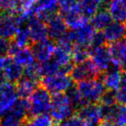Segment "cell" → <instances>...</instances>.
<instances>
[{
	"label": "cell",
	"mask_w": 126,
	"mask_h": 126,
	"mask_svg": "<svg viewBox=\"0 0 126 126\" xmlns=\"http://www.w3.org/2000/svg\"><path fill=\"white\" fill-rule=\"evenodd\" d=\"M74 108L68 96L66 93L53 94L51 101L50 116L54 122L61 123L66 121L74 115Z\"/></svg>",
	"instance_id": "6da1fadb"
},
{
	"label": "cell",
	"mask_w": 126,
	"mask_h": 126,
	"mask_svg": "<svg viewBox=\"0 0 126 126\" xmlns=\"http://www.w3.org/2000/svg\"><path fill=\"white\" fill-rule=\"evenodd\" d=\"M76 87L85 105L98 103L106 90L100 79L80 81L77 83Z\"/></svg>",
	"instance_id": "7a4b0ae2"
},
{
	"label": "cell",
	"mask_w": 126,
	"mask_h": 126,
	"mask_svg": "<svg viewBox=\"0 0 126 126\" xmlns=\"http://www.w3.org/2000/svg\"><path fill=\"white\" fill-rule=\"evenodd\" d=\"M30 104V114L31 116L47 114L50 111L52 96L42 86H39L28 98Z\"/></svg>",
	"instance_id": "3957f363"
},
{
	"label": "cell",
	"mask_w": 126,
	"mask_h": 126,
	"mask_svg": "<svg viewBox=\"0 0 126 126\" xmlns=\"http://www.w3.org/2000/svg\"><path fill=\"white\" fill-rule=\"evenodd\" d=\"M73 85H74V81L70 76L63 73H57L52 75L45 76L40 80V86L45 88L51 94L67 93Z\"/></svg>",
	"instance_id": "277c9868"
},
{
	"label": "cell",
	"mask_w": 126,
	"mask_h": 126,
	"mask_svg": "<svg viewBox=\"0 0 126 126\" xmlns=\"http://www.w3.org/2000/svg\"><path fill=\"white\" fill-rule=\"evenodd\" d=\"M102 72L98 68L91 59L74 64L70 72V77L74 82H80L89 79H99Z\"/></svg>",
	"instance_id": "5b68a950"
},
{
	"label": "cell",
	"mask_w": 126,
	"mask_h": 126,
	"mask_svg": "<svg viewBox=\"0 0 126 126\" xmlns=\"http://www.w3.org/2000/svg\"><path fill=\"white\" fill-rule=\"evenodd\" d=\"M19 98L16 84L5 81L0 84V112L8 113Z\"/></svg>",
	"instance_id": "8992f818"
},
{
	"label": "cell",
	"mask_w": 126,
	"mask_h": 126,
	"mask_svg": "<svg viewBox=\"0 0 126 126\" xmlns=\"http://www.w3.org/2000/svg\"><path fill=\"white\" fill-rule=\"evenodd\" d=\"M88 49H89V58H91L92 61L102 73L106 71L113 65L108 43L98 47H89Z\"/></svg>",
	"instance_id": "52a82bcc"
},
{
	"label": "cell",
	"mask_w": 126,
	"mask_h": 126,
	"mask_svg": "<svg viewBox=\"0 0 126 126\" xmlns=\"http://www.w3.org/2000/svg\"><path fill=\"white\" fill-rule=\"evenodd\" d=\"M95 32L96 30L88 21L78 28L68 30L69 35L74 45L81 46L85 47H90Z\"/></svg>",
	"instance_id": "ba28073f"
},
{
	"label": "cell",
	"mask_w": 126,
	"mask_h": 126,
	"mask_svg": "<svg viewBox=\"0 0 126 126\" xmlns=\"http://www.w3.org/2000/svg\"><path fill=\"white\" fill-rule=\"evenodd\" d=\"M19 25L18 14L0 12V37L12 40Z\"/></svg>",
	"instance_id": "9c48e42d"
},
{
	"label": "cell",
	"mask_w": 126,
	"mask_h": 126,
	"mask_svg": "<svg viewBox=\"0 0 126 126\" xmlns=\"http://www.w3.org/2000/svg\"><path fill=\"white\" fill-rule=\"evenodd\" d=\"M78 115L86 122V126H98L103 119L101 106L98 103L86 104L78 110Z\"/></svg>",
	"instance_id": "30bf717a"
},
{
	"label": "cell",
	"mask_w": 126,
	"mask_h": 126,
	"mask_svg": "<svg viewBox=\"0 0 126 126\" xmlns=\"http://www.w3.org/2000/svg\"><path fill=\"white\" fill-rule=\"evenodd\" d=\"M46 24H47L48 38L53 42L58 41L68 30V27L59 12L51 16L46 22Z\"/></svg>",
	"instance_id": "8fae6325"
},
{
	"label": "cell",
	"mask_w": 126,
	"mask_h": 126,
	"mask_svg": "<svg viewBox=\"0 0 126 126\" xmlns=\"http://www.w3.org/2000/svg\"><path fill=\"white\" fill-rule=\"evenodd\" d=\"M112 63L121 71H126V38L109 43Z\"/></svg>",
	"instance_id": "7c38bea8"
},
{
	"label": "cell",
	"mask_w": 126,
	"mask_h": 126,
	"mask_svg": "<svg viewBox=\"0 0 126 126\" xmlns=\"http://www.w3.org/2000/svg\"><path fill=\"white\" fill-rule=\"evenodd\" d=\"M30 47L33 53L35 61L39 63H42L53 57L55 43L53 41L47 39L42 42L32 43Z\"/></svg>",
	"instance_id": "4fadbf2b"
},
{
	"label": "cell",
	"mask_w": 126,
	"mask_h": 126,
	"mask_svg": "<svg viewBox=\"0 0 126 126\" xmlns=\"http://www.w3.org/2000/svg\"><path fill=\"white\" fill-rule=\"evenodd\" d=\"M32 43L42 42L48 39L47 24L45 22L38 19L36 16H32L27 23Z\"/></svg>",
	"instance_id": "5bb4252c"
},
{
	"label": "cell",
	"mask_w": 126,
	"mask_h": 126,
	"mask_svg": "<svg viewBox=\"0 0 126 126\" xmlns=\"http://www.w3.org/2000/svg\"><path fill=\"white\" fill-rule=\"evenodd\" d=\"M121 75L122 71L113 64L110 68L102 73L99 79L103 82L105 89L116 92L120 85Z\"/></svg>",
	"instance_id": "9a60e30c"
},
{
	"label": "cell",
	"mask_w": 126,
	"mask_h": 126,
	"mask_svg": "<svg viewBox=\"0 0 126 126\" xmlns=\"http://www.w3.org/2000/svg\"><path fill=\"white\" fill-rule=\"evenodd\" d=\"M104 35L107 43H112L126 36V24L118 21H112L104 30Z\"/></svg>",
	"instance_id": "2e32d148"
},
{
	"label": "cell",
	"mask_w": 126,
	"mask_h": 126,
	"mask_svg": "<svg viewBox=\"0 0 126 126\" xmlns=\"http://www.w3.org/2000/svg\"><path fill=\"white\" fill-rule=\"evenodd\" d=\"M107 10L112 19L126 23V0H110Z\"/></svg>",
	"instance_id": "e0dca14e"
},
{
	"label": "cell",
	"mask_w": 126,
	"mask_h": 126,
	"mask_svg": "<svg viewBox=\"0 0 126 126\" xmlns=\"http://www.w3.org/2000/svg\"><path fill=\"white\" fill-rule=\"evenodd\" d=\"M39 86H40L39 82L25 77H22L16 83L18 96L22 98H29Z\"/></svg>",
	"instance_id": "ac0fdd59"
},
{
	"label": "cell",
	"mask_w": 126,
	"mask_h": 126,
	"mask_svg": "<svg viewBox=\"0 0 126 126\" xmlns=\"http://www.w3.org/2000/svg\"><path fill=\"white\" fill-rule=\"evenodd\" d=\"M112 22V17L106 9H99L91 17V23L95 30H103Z\"/></svg>",
	"instance_id": "d6986e66"
},
{
	"label": "cell",
	"mask_w": 126,
	"mask_h": 126,
	"mask_svg": "<svg viewBox=\"0 0 126 126\" xmlns=\"http://www.w3.org/2000/svg\"><path fill=\"white\" fill-rule=\"evenodd\" d=\"M12 60L23 67L30 66L35 61L31 49L30 47H18L17 50L11 56Z\"/></svg>",
	"instance_id": "ffe728a7"
},
{
	"label": "cell",
	"mask_w": 126,
	"mask_h": 126,
	"mask_svg": "<svg viewBox=\"0 0 126 126\" xmlns=\"http://www.w3.org/2000/svg\"><path fill=\"white\" fill-rule=\"evenodd\" d=\"M6 80L16 84L23 75V67L11 60V62L4 69Z\"/></svg>",
	"instance_id": "44dd1931"
},
{
	"label": "cell",
	"mask_w": 126,
	"mask_h": 126,
	"mask_svg": "<svg viewBox=\"0 0 126 126\" xmlns=\"http://www.w3.org/2000/svg\"><path fill=\"white\" fill-rule=\"evenodd\" d=\"M12 41L19 47H30L31 45L32 42L31 40H30V32H29L27 23H23L19 25Z\"/></svg>",
	"instance_id": "7402d4cb"
},
{
	"label": "cell",
	"mask_w": 126,
	"mask_h": 126,
	"mask_svg": "<svg viewBox=\"0 0 126 126\" xmlns=\"http://www.w3.org/2000/svg\"><path fill=\"white\" fill-rule=\"evenodd\" d=\"M85 17L91 18L101 8L103 0H77Z\"/></svg>",
	"instance_id": "603a6c76"
},
{
	"label": "cell",
	"mask_w": 126,
	"mask_h": 126,
	"mask_svg": "<svg viewBox=\"0 0 126 126\" xmlns=\"http://www.w3.org/2000/svg\"><path fill=\"white\" fill-rule=\"evenodd\" d=\"M9 112L15 117L24 120L27 116L30 114V104L28 98H18Z\"/></svg>",
	"instance_id": "cb8c5ba5"
},
{
	"label": "cell",
	"mask_w": 126,
	"mask_h": 126,
	"mask_svg": "<svg viewBox=\"0 0 126 126\" xmlns=\"http://www.w3.org/2000/svg\"><path fill=\"white\" fill-rule=\"evenodd\" d=\"M39 72H40L41 77L42 78L57 74V73H61V67L52 57L44 62L39 63Z\"/></svg>",
	"instance_id": "d4e9b609"
},
{
	"label": "cell",
	"mask_w": 126,
	"mask_h": 126,
	"mask_svg": "<svg viewBox=\"0 0 126 126\" xmlns=\"http://www.w3.org/2000/svg\"><path fill=\"white\" fill-rule=\"evenodd\" d=\"M24 126H54V120L48 113L31 116L23 122Z\"/></svg>",
	"instance_id": "484cf974"
},
{
	"label": "cell",
	"mask_w": 126,
	"mask_h": 126,
	"mask_svg": "<svg viewBox=\"0 0 126 126\" xmlns=\"http://www.w3.org/2000/svg\"><path fill=\"white\" fill-rule=\"evenodd\" d=\"M111 119L117 126H126V104L115 105Z\"/></svg>",
	"instance_id": "4316f807"
},
{
	"label": "cell",
	"mask_w": 126,
	"mask_h": 126,
	"mask_svg": "<svg viewBox=\"0 0 126 126\" xmlns=\"http://www.w3.org/2000/svg\"><path fill=\"white\" fill-rule=\"evenodd\" d=\"M87 59H89V49H88V47L74 45L72 49V61L74 62V64L82 62Z\"/></svg>",
	"instance_id": "83f0119b"
},
{
	"label": "cell",
	"mask_w": 126,
	"mask_h": 126,
	"mask_svg": "<svg viewBox=\"0 0 126 126\" xmlns=\"http://www.w3.org/2000/svg\"><path fill=\"white\" fill-rule=\"evenodd\" d=\"M67 95L68 96L69 99H70L71 103H72L73 106L75 110H79L80 107H82L83 105H85L84 102H83L82 98H81L79 93L78 91L76 86L73 85L67 91Z\"/></svg>",
	"instance_id": "f1b7e54d"
},
{
	"label": "cell",
	"mask_w": 126,
	"mask_h": 126,
	"mask_svg": "<svg viewBox=\"0 0 126 126\" xmlns=\"http://www.w3.org/2000/svg\"><path fill=\"white\" fill-rule=\"evenodd\" d=\"M19 11V0H0V12H10L18 14Z\"/></svg>",
	"instance_id": "f546056e"
},
{
	"label": "cell",
	"mask_w": 126,
	"mask_h": 126,
	"mask_svg": "<svg viewBox=\"0 0 126 126\" xmlns=\"http://www.w3.org/2000/svg\"><path fill=\"white\" fill-rule=\"evenodd\" d=\"M23 77L28 78V79H33L35 81L40 83V80L42 79L39 72V63L34 62L33 64L30 66H27L23 68Z\"/></svg>",
	"instance_id": "4dcf8cb0"
},
{
	"label": "cell",
	"mask_w": 126,
	"mask_h": 126,
	"mask_svg": "<svg viewBox=\"0 0 126 126\" xmlns=\"http://www.w3.org/2000/svg\"><path fill=\"white\" fill-rule=\"evenodd\" d=\"M115 93L117 103L126 104V71H122L120 85Z\"/></svg>",
	"instance_id": "1f68e13d"
},
{
	"label": "cell",
	"mask_w": 126,
	"mask_h": 126,
	"mask_svg": "<svg viewBox=\"0 0 126 126\" xmlns=\"http://www.w3.org/2000/svg\"><path fill=\"white\" fill-rule=\"evenodd\" d=\"M0 126H24V124L23 120L8 112L0 118Z\"/></svg>",
	"instance_id": "d6a6232c"
},
{
	"label": "cell",
	"mask_w": 126,
	"mask_h": 126,
	"mask_svg": "<svg viewBox=\"0 0 126 126\" xmlns=\"http://www.w3.org/2000/svg\"><path fill=\"white\" fill-rule=\"evenodd\" d=\"M100 105H105V106H111L117 103V98H116V93L114 91L105 90V93L101 97L99 100Z\"/></svg>",
	"instance_id": "836d02e7"
},
{
	"label": "cell",
	"mask_w": 126,
	"mask_h": 126,
	"mask_svg": "<svg viewBox=\"0 0 126 126\" xmlns=\"http://www.w3.org/2000/svg\"><path fill=\"white\" fill-rule=\"evenodd\" d=\"M107 43L106 41H105V35L102 30H96L94 35L93 37V40H92L91 45L89 47H98V46L103 45V44ZM88 47V48H89Z\"/></svg>",
	"instance_id": "e575fe53"
},
{
	"label": "cell",
	"mask_w": 126,
	"mask_h": 126,
	"mask_svg": "<svg viewBox=\"0 0 126 126\" xmlns=\"http://www.w3.org/2000/svg\"><path fill=\"white\" fill-rule=\"evenodd\" d=\"M11 42V39H6L0 37V56L9 55Z\"/></svg>",
	"instance_id": "d590c367"
},
{
	"label": "cell",
	"mask_w": 126,
	"mask_h": 126,
	"mask_svg": "<svg viewBox=\"0 0 126 126\" xmlns=\"http://www.w3.org/2000/svg\"><path fill=\"white\" fill-rule=\"evenodd\" d=\"M67 126H86V124L79 115H73L64 121Z\"/></svg>",
	"instance_id": "8d00e7d4"
},
{
	"label": "cell",
	"mask_w": 126,
	"mask_h": 126,
	"mask_svg": "<svg viewBox=\"0 0 126 126\" xmlns=\"http://www.w3.org/2000/svg\"><path fill=\"white\" fill-rule=\"evenodd\" d=\"M11 60H12V58L9 55L0 56V71H4L6 66L11 61Z\"/></svg>",
	"instance_id": "74e56055"
},
{
	"label": "cell",
	"mask_w": 126,
	"mask_h": 126,
	"mask_svg": "<svg viewBox=\"0 0 126 126\" xmlns=\"http://www.w3.org/2000/svg\"><path fill=\"white\" fill-rule=\"evenodd\" d=\"M98 126H117L114 121L110 118H104L100 121Z\"/></svg>",
	"instance_id": "f35d334b"
},
{
	"label": "cell",
	"mask_w": 126,
	"mask_h": 126,
	"mask_svg": "<svg viewBox=\"0 0 126 126\" xmlns=\"http://www.w3.org/2000/svg\"><path fill=\"white\" fill-rule=\"evenodd\" d=\"M5 81H7V80H6V78H5V75H4V71H0V84L5 82Z\"/></svg>",
	"instance_id": "ab89813d"
},
{
	"label": "cell",
	"mask_w": 126,
	"mask_h": 126,
	"mask_svg": "<svg viewBox=\"0 0 126 126\" xmlns=\"http://www.w3.org/2000/svg\"><path fill=\"white\" fill-rule=\"evenodd\" d=\"M57 126H67V125H66L65 122H64V121H63V122H61V123H59V124H58Z\"/></svg>",
	"instance_id": "60d3db41"
}]
</instances>
